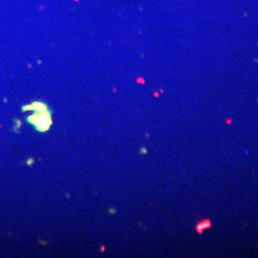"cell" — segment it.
<instances>
[{
  "instance_id": "5",
  "label": "cell",
  "mask_w": 258,
  "mask_h": 258,
  "mask_svg": "<svg viewBox=\"0 0 258 258\" xmlns=\"http://www.w3.org/2000/svg\"><path fill=\"white\" fill-rule=\"evenodd\" d=\"M142 153H145V152H146V150L142 148Z\"/></svg>"
},
{
  "instance_id": "4",
  "label": "cell",
  "mask_w": 258,
  "mask_h": 258,
  "mask_svg": "<svg viewBox=\"0 0 258 258\" xmlns=\"http://www.w3.org/2000/svg\"><path fill=\"white\" fill-rule=\"evenodd\" d=\"M32 162H34V160H30V161L28 162V165H32V164H33Z\"/></svg>"
},
{
  "instance_id": "2",
  "label": "cell",
  "mask_w": 258,
  "mask_h": 258,
  "mask_svg": "<svg viewBox=\"0 0 258 258\" xmlns=\"http://www.w3.org/2000/svg\"><path fill=\"white\" fill-rule=\"evenodd\" d=\"M48 107L45 103L41 102H34L31 104V110H34L35 112H42V111L47 110Z\"/></svg>"
},
{
  "instance_id": "1",
  "label": "cell",
  "mask_w": 258,
  "mask_h": 258,
  "mask_svg": "<svg viewBox=\"0 0 258 258\" xmlns=\"http://www.w3.org/2000/svg\"><path fill=\"white\" fill-rule=\"evenodd\" d=\"M28 122L33 125L38 132H46L52 125L51 111L47 109L42 112H35L34 115L28 117Z\"/></svg>"
},
{
  "instance_id": "3",
  "label": "cell",
  "mask_w": 258,
  "mask_h": 258,
  "mask_svg": "<svg viewBox=\"0 0 258 258\" xmlns=\"http://www.w3.org/2000/svg\"><path fill=\"white\" fill-rule=\"evenodd\" d=\"M210 220H204V221H201L199 222V223L197 224V226H196V230L198 231L199 233H202L205 230H207V228H210Z\"/></svg>"
}]
</instances>
